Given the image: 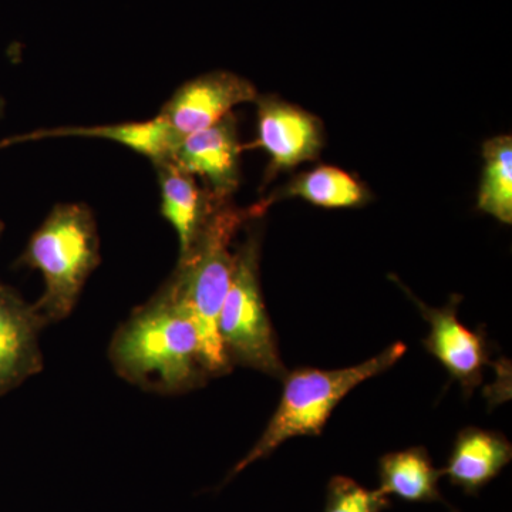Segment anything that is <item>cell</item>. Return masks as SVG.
Masks as SVG:
<instances>
[{"label":"cell","mask_w":512,"mask_h":512,"mask_svg":"<svg viewBox=\"0 0 512 512\" xmlns=\"http://www.w3.org/2000/svg\"><path fill=\"white\" fill-rule=\"evenodd\" d=\"M109 359L127 383L165 396L191 392L210 377L194 320L170 282L121 323Z\"/></svg>","instance_id":"cell-1"},{"label":"cell","mask_w":512,"mask_h":512,"mask_svg":"<svg viewBox=\"0 0 512 512\" xmlns=\"http://www.w3.org/2000/svg\"><path fill=\"white\" fill-rule=\"evenodd\" d=\"M259 214L261 207L239 210L229 201L221 204L212 212L190 254L178 259L168 281L194 320L202 362L210 377L224 376L232 370L218 333V318L234 269L232 241L239 229Z\"/></svg>","instance_id":"cell-2"},{"label":"cell","mask_w":512,"mask_h":512,"mask_svg":"<svg viewBox=\"0 0 512 512\" xmlns=\"http://www.w3.org/2000/svg\"><path fill=\"white\" fill-rule=\"evenodd\" d=\"M406 350L404 343L396 342L360 365L336 370L301 367L286 373L282 379L284 392L274 416L254 447L229 471L225 483L252 464L271 456L285 441L295 437L320 436L336 406L359 384L382 375L396 365Z\"/></svg>","instance_id":"cell-3"},{"label":"cell","mask_w":512,"mask_h":512,"mask_svg":"<svg viewBox=\"0 0 512 512\" xmlns=\"http://www.w3.org/2000/svg\"><path fill=\"white\" fill-rule=\"evenodd\" d=\"M20 264L43 276L45 291L33 306L46 326L69 318L100 264L99 232L90 208L56 205L30 237Z\"/></svg>","instance_id":"cell-4"},{"label":"cell","mask_w":512,"mask_h":512,"mask_svg":"<svg viewBox=\"0 0 512 512\" xmlns=\"http://www.w3.org/2000/svg\"><path fill=\"white\" fill-rule=\"evenodd\" d=\"M259 255L261 235L258 231L249 232L247 241L235 252L231 282L218 318V333L231 366L249 367L284 379L288 372L262 298Z\"/></svg>","instance_id":"cell-5"},{"label":"cell","mask_w":512,"mask_h":512,"mask_svg":"<svg viewBox=\"0 0 512 512\" xmlns=\"http://www.w3.org/2000/svg\"><path fill=\"white\" fill-rule=\"evenodd\" d=\"M258 97V90L248 79L218 70L178 87L160 114L178 136L185 137L214 126L239 104L255 103Z\"/></svg>","instance_id":"cell-6"},{"label":"cell","mask_w":512,"mask_h":512,"mask_svg":"<svg viewBox=\"0 0 512 512\" xmlns=\"http://www.w3.org/2000/svg\"><path fill=\"white\" fill-rule=\"evenodd\" d=\"M430 323V335L424 346L430 355L447 370L448 375L461 384L466 392H473L483 383L484 367L488 359L487 340L483 332L466 328L458 319L461 296L453 295L443 308H431L413 295L402 282L397 281Z\"/></svg>","instance_id":"cell-7"},{"label":"cell","mask_w":512,"mask_h":512,"mask_svg":"<svg viewBox=\"0 0 512 512\" xmlns=\"http://www.w3.org/2000/svg\"><path fill=\"white\" fill-rule=\"evenodd\" d=\"M256 103L258 147L271 158L269 173L315 160L325 144L322 121L309 111L272 96Z\"/></svg>","instance_id":"cell-8"},{"label":"cell","mask_w":512,"mask_h":512,"mask_svg":"<svg viewBox=\"0 0 512 512\" xmlns=\"http://www.w3.org/2000/svg\"><path fill=\"white\" fill-rule=\"evenodd\" d=\"M239 157L237 120L231 113L214 126L181 138L171 161L194 177H201L215 200L228 202L241 178Z\"/></svg>","instance_id":"cell-9"},{"label":"cell","mask_w":512,"mask_h":512,"mask_svg":"<svg viewBox=\"0 0 512 512\" xmlns=\"http://www.w3.org/2000/svg\"><path fill=\"white\" fill-rule=\"evenodd\" d=\"M45 326L35 306L0 284V397L42 372L40 332Z\"/></svg>","instance_id":"cell-10"},{"label":"cell","mask_w":512,"mask_h":512,"mask_svg":"<svg viewBox=\"0 0 512 512\" xmlns=\"http://www.w3.org/2000/svg\"><path fill=\"white\" fill-rule=\"evenodd\" d=\"M161 214L174 228L180 244V259L190 254L212 212L224 202L202 190L194 175L173 161L157 164Z\"/></svg>","instance_id":"cell-11"},{"label":"cell","mask_w":512,"mask_h":512,"mask_svg":"<svg viewBox=\"0 0 512 512\" xmlns=\"http://www.w3.org/2000/svg\"><path fill=\"white\" fill-rule=\"evenodd\" d=\"M512 446L498 431L467 427L458 433L443 476L464 493L474 495L507 467Z\"/></svg>","instance_id":"cell-12"},{"label":"cell","mask_w":512,"mask_h":512,"mask_svg":"<svg viewBox=\"0 0 512 512\" xmlns=\"http://www.w3.org/2000/svg\"><path fill=\"white\" fill-rule=\"evenodd\" d=\"M92 137L114 141L147 157L154 165L171 161L181 138L161 114L147 121L96 127H64L23 136L26 140L40 137Z\"/></svg>","instance_id":"cell-13"},{"label":"cell","mask_w":512,"mask_h":512,"mask_svg":"<svg viewBox=\"0 0 512 512\" xmlns=\"http://www.w3.org/2000/svg\"><path fill=\"white\" fill-rule=\"evenodd\" d=\"M441 477L443 470L434 467L426 448H407L380 458L377 490L407 503H444L439 488Z\"/></svg>","instance_id":"cell-14"},{"label":"cell","mask_w":512,"mask_h":512,"mask_svg":"<svg viewBox=\"0 0 512 512\" xmlns=\"http://www.w3.org/2000/svg\"><path fill=\"white\" fill-rule=\"evenodd\" d=\"M282 195L302 198L309 204L330 210L362 207L370 201L366 185L355 175L335 165H319L296 175Z\"/></svg>","instance_id":"cell-15"},{"label":"cell","mask_w":512,"mask_h":512,"mask_svg":"<svg viewBox=\"0 0 512 512\" xmlns=\"http://www.w3.org/2000/svg\"><path fill=\"white\" fill-rule=\"evenodd\" d=\"M483 178L478 210L503 224H512V138L497 136L483 146Z\"/></svg>","instance_id":"cell-16"},{"label":"cell","mask_w":512,"mask_h":512,"mask_svg":"<svg viewBox=\"0 0 512 512\" xmlns=\"http://www.w3.org/2000/svg\"><path fill=\"white\" fill-rule=\"evenodd\" d=\"M389 507V498L379 490H369L350 477L336 476L326 488L323 512H383Z\"/></svg>","instance_id":"cell-17"},{"label":"cell","mask_w":512,"mask_h":512,"mask_svg":"<svg viewBox=\"0 0 512 512\" xmlns=\"http://www.w3.org/2000/svg\"><path fill=\"white\" fill-rule=\"evenodd\" d=\"M15 143H19L18 137L10 138V140L5 141V143L0 144V148H2L3 146H10V144H15Z\"/></svg>","instance_id":"cell-18"},{"label":"cell","mask_w":512,"mask_h":512,"mask_svg":"<svg viewBox=\"0 0 512 512\" xmlns=\"http://www.w3.org/2000/svg\"><path fill=\"white\" fill-rule=\"evenodd\" d=\"M3 110H5V101H3L2 96H0V119H2Z\"/></svg>","instance_id":"cell-19"},{"label":"cell","mask_w":512,"mask_h":512,"mask_svg":"<svg viewBox=\"0 0 512 512\" xmlns=\"http://www.w3.org/2000/svg\"><path fill=\"white\" fill-rule=\"evenodd\" d=\"M2 232H3V224H2V222H0V235H2Z\"/></svg>","instance_id":"cell-20"}]
</instances>
